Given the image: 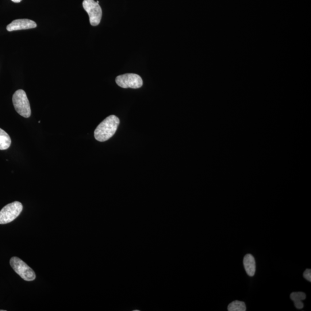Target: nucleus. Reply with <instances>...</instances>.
I'll return each instance as SVG.
<instances>
[{"label":"nucleus","mask_w":311,"mask_h":311,"mask_svg":"<svg viewBox=\"0 0 311 311\" xmlns=\"http://www.w3.org/2000/svg\"><path fill=\"white\" fill-rule=\"evenodd\" d=\"M120 123V120L115 115H110L106 118L95 129L94 132L95 139L100 142H105L109 140L116 133Z\"/></svg>","instance_id":"1"},{"label":"nucleus","mask_w":311,"mask_h":311,"mask_svg":"<svg viewBox=\"0 0 311 311\" xmlns=\"http://www.w3.org/2000/svg\"><path fill=\"white\" fill-rule=\"evenodd\" d=\"M13 101L15 110L21 116L28 118L31 116L32 111L30 102L25 91L19 90L15 92Z\"/></svg>","instance_id":"2"},{"label":"nucleus","mask_w":311,"mask_h":311,"mask_svg":"<svg viewBox=\"0 0 311 311\" xmlns=\"http://www.w3.org/2000/svg\"><path fill=\"white\" fill-rule=\"evenodd\" d=\"M10 264L14 270L26 281H33L36 278L34 271L18 257H13L10 260Z\"/></svg>","instance_id":"3"},{"label":"nucleus","mask_w":311,"mask_h":311,"mask_svg":"<svg viewBox=\"0 0 311 311\" xmlns=\"http://www.w3.org/2000/svg\"><path fill=\"white\" fill-rule=\"evenodd\" d=\"M22 210L23 205L20 202L9 203L0 211V224H6L13 221L20 215Z\"/></svg>","instance_id":"4"},{"label":"nucleus","mask_w":311,"mask_h":311,"mask_svg":"<svg viewBox=\"0 0 311 311\" xmlns=\"http://www.w3.org/2000/svg\"><path fill=\"white\" fill-rule=\"evenodd\" d=\"M83 6L84 9L89 15L91 26L99 25L102 17V10L99 4L95 2L94 0H84Z\"/></svg>","instance_id":"5"},{"label":"nucleus","mask_w":311,"mask_h":311,"mask_svg":"<svg viewBox=\"0 0 311 311\" xmlns=\"http://www.w3.org/2000/svg\"><path fill=\"white\" fill-rule=\"evenodd\" d=\"M118 86L123 88H131L133 89L140 88L143 85V81L139 75L127 74L118 76L115 79Z\"/></svg>","instance_id":"6"},{"label":"nucleus","mask_w":311,"mask_h":311,"mask_svg":"<svg viewBox=\"0 0 311 311\" xmlns=\"http://www.w3.org/2000/svg\"><path fill=\"white\" fill-rule=\"evenodd\" d=\"M37 26L36 22L29 19H17L8 25L7 30L11 32L14 31L35 29Z\"/></svg>","instance_id":"7"},{"label":"nucleus","mask_w":311,"mask_h":311,"mask_svg":"<svg viewBox=\"0 0 311 311\" xmlns=\"http://www.w3.org/2000/svg\"><path fill=\"white\" fill-rule=\"evenodd\" d=\"M243 264L248 275L253 276L255 275L256 271L255 260L251 254L248 253L244 257Z\"/></svg>","instance_id":"8"},{"label":"nucleus","mask_w":311,"mask_h":311,"mask_svg":"<svg viewBox=\"0 0 311 311\" xmlns=\"http://www.w3.org/2000/svg\"><path fill=\"white\" fill-rule=\"evenodd\" d=\"M290 297L297 309H302L304 307V304L302 301L306 298V294L304 293L301 292V291L293 292L290 294Z\"/></svg>","instance_id":"9"},{"label":"nucleus","mask_w":311,"mask_h":311,"mask_svg":"<svg viewBox=\"0 0 311 311\" xmlns=\"http://www.w3.org/2000/svg\"><path fill=\"white\" fill-rule=\"evenodd\" d=\"M11 144V139L9 134L0 128V150L9 149Z\"/></svg>","instance_id":"10"},{"label":"nucleus","mask_w":311,"mask_h":311,"mask_svg":"<svg viewBox=\"0 0 311 311\" xmlns=\"http://www.w3.org/2000/svg\"><path fill=\"white\" fill-rule=\"evenodd\" d=\"M228 310L229 311H245L246 306L244 302L236 300L230 303L228 306Z\"/></svg>","instance_id":"11"},{"label":"nucleus","mask_w":311,"mask_h":311,"mask_svg":"<svg viewBox=\"0 0 311 311\" xmlns=\"http://www.w3.org/2000/svg\"><path fill=\"white\" fill-rule=\"evenodd\" d=\"M303 276L309 282H311V270L310 269H306L303 274Z\"/></svg>","instance_id":"12"},{"label":"nucleus","mask_w":311,"mask_h":311,"mask_svg":"<svg viewBox=\"0 0 311 311\" xmlns=\"http://www.w3.org/2000/svg\"><path fill=\"white\" fill-rule=\"evenodd\" d=\"M14 3H19L22 1V0H12Z\"/></svg>","instance_id":"13"},{"label":"nucleus","mask_w":311,"mask_h":311,"mask_svg":"<svg viewBox=\"0 0 311 311\" xmlns=\"http://www.w3.org/2000/svg\"><path fill=\"white\" fill-rule=\"evenodd\" d=\"M0 311H6V310H0Z\"/></svg>","instance_id":"14"}]
</instances>
